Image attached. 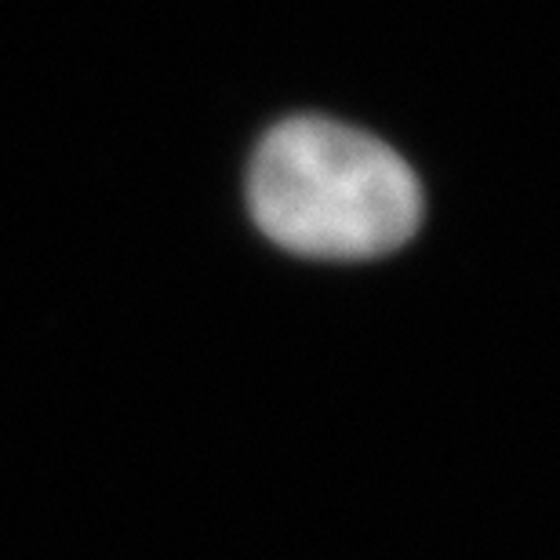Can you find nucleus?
<instances>
[{
    "label": "nucleus",
    "mask_w": 560,
    "mask_h": 560,
    "mask_svg": "<svg viewBox=\"0 0 560 560\" xmlns=\"http://www.w3.org/2000/svg\"><path fill=\"white\" fill-rule=\"evenodd\" d=\"M248 200L280 248L331 262L397 252L422 222L416 172L375 136L324 117L284 120L262 139Z\"/></svg>",
    "instance_id": "1"
}]
</instances>
